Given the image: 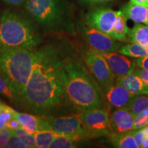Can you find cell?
I'll list each match as a JSON object with an SVG mask.
<instances>
[{"instance_id": "cell-28", "label": "cell", "mask_w": 148, "mask_h": 148, "mask_svg": "<svg viewBox=\"0 0 148 148\" xmlns=\"http://www.w3.org/2000/svg\"><path fill=\"white\" fill-rule=\"evenodd\" d=\"M5 147L8 148H27V146L25 142L19 136L16 135L12 131L10 139L7 143Z\"/></svg>"}, {"instance_id": "cell-31", "label": "cell", "mask_w": 148, "mask_h": 148, "mask_svg": "<svg viewBox=\"0 0 148 148\" xmlns=\"http://www.w3.org/2000/svg\"><path fill=\"white\" fill-rule=\"evenodd\" d=\"M132 134L134 137L135 140H136V142L138 144V145L139 146V147H141L144 141L145 136L143 129L139 128V129L134 130L132 131Z\"/></svg>"}, {"instance_id": "cell-13", "label": "cell", "mask_w": 148, "mask_h": 148, "mask_svg": "<svg viewBox=\"0 0 148 148\" xmlns=\"http://www.w3.org/2000/svg\"><path fill=\"white\" fill-rule=\"evenodd\" d=\"M103 94L110 106L115 109L127 107L134 95L124 86L116 82L107 88Z\"/></svg>"}, {"instance_id": "cell-18", "label": "cell", "mask_w": 148, "mask_h": 148, "mask_svg": "<svg viewBox=\"0 0 148 148\" xmlns=\"http://www.w3.org/2000/svg\"><path fill=\"white\" fill-rule=\"evenodd\" d=\"M127 18L124 15V14L119 10V14L111 34V38L119 41L129 42L127 38V33L130 28L127 25Z\"/></svg>"}, {"instance_id": "cell-9", "label": "cell", "mask_w": 148, "mask_h": 148, "mask_svg": "<svg viewBox=\"0 0 148 148\" xmlns=\"http://www.w3.org/2000/svg\"><path fill=\"white\" fill-rule=\"evenodd\" d=\"M78 29L88 45L97 51L116 52L121 49L123 44L114 40L104 33L89 26L86 22H79Z\"/></svg>"}, {"instance_id": "cell-4", "label": "cell", "mask_w": 148, "mask_h": 148, "mask_svg": "<svg viewBox=\"0 0 148 148\" xmlns=\"http://www.w3.org/2000/svg\"><path fill=\"white\" fill-rule=\"evenodd\" d=\"M24 10L46 33L75 34V5L68 0H27Z\"/></svg>"}, {"instance_id": "cell-30", "label": "cell", "mask_w": 148, "mask_h": 148, "mask_svg": "<svg viewBox=\"0 0 148 148\" xmlns=\"http://www.w3.org/2000/svg\"><path fill=\"white\" fill-rule=\"evenodd\" d=\"M79 4L83 5H89V6H97L107 4L112 2L114 0H77Z\"/></svg>"}, {"instance_id": "cell-7", "label": "cell", "mask_w": 148, "mask_h": 148, "mask_svg": "<svg viewBox=\"0 0 148 148\" xmlns=\"http://www.w3.org/2000/svg\"><path fill=\"white\" fill-rule=\"evenodd\" d=\"M46 117L51 130L58 134L70 136L76 141L90 138L77 114L50 115Z\"/></svg>"}, {"instance_id": "cell-5", "label": "cell", "mask_w": 148, "mask_h": 148, "mask_svg": "<svg viewBox=\"0 0 148 148\" xmlns=\"http://www.w3.org/2000/svg\"><path fill=\"white\" fill-rule=\"evenodd\" d=\"M34 51L18 49L0 53V73L21 100L32 72Z\"/></svg>"}, {"instance_id": "cell-19", "label": "cell", "mask_w": 148, "mask_h": 148, "mask_svg": "<svg viewBox=\"0 0 148 148\" xmlns=\"http://www.w3.org/2000/svg\"><path fill=\"white\" fill-rule=\"evenodd\" d=\"M129 42L145 46L148 44V25L135 23L132 28L127 33Z\"/></svg>"}, {"instance_id": "cell-10", "label": "cell", "mask_w": 148, "mask_h": 148, "mask_svg": "<svg viewBox=\"0 0 148 148\" xmlns=\"http://www.w3.org/2000/svg\"><path fill=\"white\" fill-rule=\"evenodd\" d=\"M119 14V10H113L108 8H95L86 13L85 22L89 26L110 37Z\"/></svg>"}, {"instance_id": "cell-42", "label": "cell", "mask_w": 148, "mask_h": 148, "mask_svg": "<svg viewBox=\"0 0 148 148\" xmlns=\"http://www.w3.org/2000/svg\"><path fill=\"white\" fill-rule=\"evenodd\" d=\"M1 12H2V11H1V10H0V15H1Z\"/></svg>"}, {"instance_id": "cell-29", "label": "cell", "mask_w": 148, "mask_h": 148, "mask_svg": "<svg viewBox=\"0 0 148 148\" xmlns=\"http://www.w3.org/2000/svg\"><path fill=\"white\" fill-rule=\"evenodd\" d=\"M12 134V131L7 127L0 128V148L5 147Z\"/></svg>"}, {"instance_id": "cell-20", "label": "cell", "mask_w": 148, "mask_h": 148, "mask_svg": "<svg viewBox=\"0 0 148 148\" xmlns=\"http://www.w3.org/2000/svg\"><path fill=\"white\" fill-rule=\"evenodd\" d=\"M0 95H2L16 106L21 107L20 99L11 88L7 79L1 73H0Z\"/></svg>"}, {"instance_id": "cell-16", "label": "cell", "mask_w": 148, "mask_h": 148, "mask_svg": "<svg viewBox=\"0 0 148 148\" xmlns=\"http://www.w3.org/2000/svg\"><path fill=\"white\" fill-rule=\"evenodd\" d=\"M127 19L134 23L145 24L148 14V8L143 5L133 4L130 1L121 6V10Z\"/></svg>"}, {"instance_id": "cell-33", "label": "cell", "mask_w": 148, "mask_h": 148, "mask_svg": "<svg viewBox=\"0 0 148 148\" xmlns=\"http://www.w3.org/2000/svg\"><path fill=\"white\" fill-rule=\"evenodd\" d=\"M5 127H7V128L12 131H15L16 130L21 128V125H20L17 119L15 117V116L7 121L6 124H5Z\"/></svg>"}, {"instance_id": "cell-24", "label": "cell", "mask_w": 148, "mask_h": 148, "mask_svg": "<svg viewBox=\"0 0 148 148\" xmlns=\"http://www.w3.org/2000/svg\"><path fill=\"white\" fill-rule=\"evenodd\" d=\"M76 141L73 138L65 135L57 134L51 142V148H73L76 147Z\"/></svg>"}, {"instance_id": "cell-40", "label": "cell", "mask_w": 148, "mask_h": 148, "mask_svg": "<svg viewBox=\"0 0 148 148\" xmlns=\"http://www.w3.org/2000/svg\"><path fill=\"white\" fill-rule=\"evenodd\" d=\"M145 48V49L147 50V55H148V44H147V45H145V46H144Z\"/></svg>"}, {"instance_id": "cell-32", "label": "cell", "mask_w": 148, "mask_h": 148, "mask_svg": "<svg viewBox=\"0 0 148 148\" xmlns=\"http://www.w3.org/2000/svg\"><path fill=\"white\" fill-rule=\"evenodd\" d=\"M133 73L136 74L138 77H139L144 82L148 84V71L140 68L138 66V68L135 67L133 70Z\"/></svg>"}, {"instance_id": "cell-8", "label": "cell", "mask_w": 148, "mask_h": 148, "mask_svg": "<svg viewBox=\"0 0 148 148\" xmlns=\"http://www.w3.org/2000/svg\"><path fill=\"white\" fill-rule=\"evenodd\" d=\"M87 131L90 138L108 135L112 132L109 114L105 108L82 111L76 114Z\"/></svg>"}, {"instance_id": "cell-27", "label": "cell", "mask_w": 148, "mask_h": 148, "mask_svg": "<svg viewBox=\"0 0 148 148\" xmlns=\"http://www.w3.org/2000/svg\"><path fill=\"white\" fill-rule=\"evenodd\" d=\"M148 125V108L135 116L133 129L142 128Z\"/></svg>"}, {"instance_id": "cell-25", "label": "cell", "mask_w": 148, "mask_h": 148, "mask_svg": "<svg viewBox=\"0 0 148 148\" xmlns=\"http://www.w3.org/2000/svg\"><path fill=\"white\" fill-rule=\"evenodd\" d=\"M13 132L18 136H19L22 140L25 142L27 146V148H34L36 147V143H35V137L34 134H31L25 130L20 128L13 131Z\"/></svg>"}, {"instance_id": "cell-34", "label": "cell", "mask_w": 148, "mask_h": 148, "mask_svg": "<svg viewBox=\"0 0 148 148\" xmlns=\"http://www.w3.org/2000/svg\"><path fill=\"white\" fill-rule=\"evenodd\" d=\"M1 2L5 5L11 7H17L23 5L27 0H1Z\"/></svg>"}, {"instance_id": "cell-36", "label": "cell", "mask_w": 148, "mask_h": 148, "mask_svg": "<svg viewBox=\"0 0 148 148\" xmlns=\"http://www.w3.org/2000/svg\"><path fill=\"white\" fill-rule=\"evenodd\" d=\"M130 2L133 4L143 5L148 8V0H130Z\"/></svg>"}, {"instance_id": "cell-37", "label": "cell", "mask_w": 148, "mask_h": 148, "mask_svg": "<svg viewBox=\"0 0 148 148\" xmlns=\"http://www.w3.org/2000/svg\"><path fill=\"white\" fill-rule=\"evenodd\" d=\"M141 147L148 148V135H145V138H144V141Z\"/></svg>"}, {"instance_id": "cell-14", "label": "cell", "mask_w": 148, "mask_h": 148, "mask_svg": "<svg viewBox=\"0 0 148 148\" xmlns=\"http://www.w3.org/2000/svg\"><path fill=\"white\" fill-rule=\"evenodd\" d=\"M14 116L19 122L21 128L31 134H35L38 131L51 130L46 116L18 112H16Z\"/></svg>"}, {"instance_id": "cell-21", "label": "cell", "mask_w": 148, "mask_h": 148, "mask_svg": "<svg viewBox=\"0 0 148 148\" xmlns=\"http://www.w3.org/2000/svg\"><path fill=\"white\" fill-rule=\"evenodd\" d=\"M127 107L135 116L143 112L148 108V94L134 95Z\"/></svg>"}, {"instance_id": "cell-39", "label": "cell", "mask_w": 148, "mask_h": 148, "mask_svg": "<svg viewBox=\"0 0 148 148\" xmlns=\"http://www.w3.org/2000/svg\"><path fill=\"white\" fill-rule=\"evenodd\" d=\"M5 103H3L2 101H1V100H0V111H1V110H2L3 107L5 106Z\"/></svg>"}, {"instance_id": "cell-6", "label": "cell", "mask_w": 148, "mask_h": 148, "mask_svg": "<svg viewBox=\"0 0 148 148\" xmlns=\"http://www.w3.org/2000/svg\"><path fill=\"white\" fill-rule=\"evenodd\" d=\"M82 59L103 92L115 82V76L106 59L93 49L85 51Z\"/></svg>"}, {"instance_id": "cell-38", "label": "cell", "mask_w": 148, "mask_h": 148, "mask_svg": "<svg viewBox=\"0 0 148 148\" xmlns=\"http://www.w3.org/2000/svg\"><path fill=\"white\" fill-rule=\"evenodd\" d=\"M142 129H143L144 133H145V135H148V125H145V127H142Z\"/></svg>"}, {"instance_id": "cell-17", "label": "cell", "mask_w": 148, "mask_h": 148, "mask_svg": "<svg viewBox=\"0 0 148 148\" xmlns=\"http://www.w3.org/2000/svg\"><path fill=\"white\" fill-rule=\"evenodd\" d=\"M132 131L122 133L111 132L108 135L109 140L114 147L139 148L133 136Z\"/></svg>"}, {"instance_id": "cell-23", "label": "cell", "mask_w": 148, "mask_h": 148, "mask_svg": "<svg viewBox=\"0 0 148 148\" xmlns=\"http://www.w3.org/2000/svg\"><path fill=\"white\" fill-rule=\"evenodd\" d=\"M58 134L51 130L38 131L34 134L36 148L49 147L51 142Z\"/></svg>"}, {"instance_id": "cell-11", "label": "cell", "mask_w": 148, "mask_h": 148, "mask_svg": "<svg viewBox=\"0 0 148 148\" xmlns=\"http://www.w3.org/2000/svg\"><path fill=\"white\" fill-rule=\"evenodd\" d=\"M96 51L106 59L110 69L113 72L115 78L131 73L136 66L135 60H130L126 57V56L121 53Z\"/></svg>"}, {"instance_id": "cell-35", "label": "cell", "mask_w": 148, "mask_h": 148, "mask_svg": "<svg viewBox=\"0 0 148 148\" xmlns=\"http://www.w3.org/2000/svg\"><path fill=\"white\" fill-rule=\"evenodd\" d=\"M135 62H136V65L148 71V55L143 57H140V58H138L135 60Z\"/></svg>"}, {"instance_id": "cell-12", "label": "cell", "mask_w": 148, "mask_h": 148, "mask_svg": "<svg viewBox=\"0 0 148 148\" xmlns=\"http://www.w3.org/2000/svg\"><path fill=\"white\" fill-rule=\"evenodd\" d=\"M134 119L135 115L127 106L116 108L110 117L112 131L114 132L122 133L134 130Z\"/></svg>"}, {"instance_id": "cell-2", "label": "cell", "mask_w": 148, "mask_h": 148, "mask_svg": "<svg viewBox=\"0 0 148 148\" xmlns=\"http://www.w3.org/2000/svg\"><path fill=\"white\" fill-rule=\"evenodd\" d=\"M39 26L26 12L5 9L0 15V53L35 51L43 42Z\"/></svg>"}, {"instance_id": "cell-3", "label": "cell", "mask_w": 148, "mask_h": 148, "mask_svg": "<svg viewBox=\"0 0 148 148\" xmlns=\"http://www.w3.org/2000/svg\"><path fill=\"white\" fill-rule=\"evenodd\" d=\"M73 51L65 63L66 92L72 108L79 112L103 108V100L99 87Z\"/></svg>"}, {"instance_id": "cell-22", "label": "cell", "mask_w": 148, "mask_h": 148, "mask_svg": "<svg viewBox=\"0 0 148 148\" xmlns=\"http://www.w3.org/2000/svg\"><path fill=\"white\" fill-rule=\"evenodd\" d=\"M118 52L126 56L132 58H140L147 55V50L143 45L131 42L130 44L123 45Z\"/></svg>"}, {"instance_id": "cell-1", "label": "cell", "mask_w": 148, "mask_h": 148, "mask_svg": "<svg viewBox=\"0 0 148 148\" xmlns=\"http://www.w3.org/2000/svg\"><path fill=\"white\" fill-rule=\"evenodd\" d=\"M72 51L64 42H51L37 48L22 95L21 107L43 116L58 115L69 110L71 106L66 92L65 63Z\"/></svg>"}, {"instance_id": "cell-15", "label": "cell", "mask_w": 148, "mask_h": 148, "mask_svg": "<svg viewBox=\"0 0 148 148\" xmlns=\"http://www.w3.org/2000/svg\"><path fill=\"white\" fill-rule=\"evenodd\" d=\"M115 82L121 84L133 95L148 94V84L132 72L115 78Z\"/></svg>"}, {"instance_id": "cell-41", "label": "cell", "mask_w": 148, "mask_h": 148, "mask_svg": "<svg viewBox=\"0 0 148 148\" xmlns=\"http://www.w3.org/2000/svg\"><path fill=\"white\" fill-rule=\"evenodd\" d=\"M145 25H148V14H147V18H146V21H145Z\"/></svg>"}, {"instance_id": "cell-26", "label": "cell", "mask_w": 148, "mask_h": 148, "mask_svg": "<svg viewBox=\"0 0 148 148\" xmlns=\"http://www.w3.org/2000/svg\"><path fill=\"white\" fill-rule=\"evenodd\" d=\"M16 111L6 104L3 107L2 110L0 111V128L5 127L7 121L11 118L14 117Z\"/></svg>"}]
</instances>
